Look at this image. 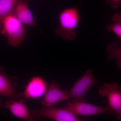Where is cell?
I'll use <instances>...</instances> for the list:
<instances>
[{
  "mask_svg": "<svg viewBox=\"0 0 121 121\" xmlns=\"http://www.w3.org/2000/svg\"><path fill=\"white\" fill-rule=\"evenodd\" d=\"M59 25L55 30L56 35L67 41L74 40L77 37L75 30L78 26L80 17L77 8H68L59 15Z\"/></svg>",
  "mask_w": 121,
  "mask_h": 121,
  "instance_id": "6da1fadb",
  "label": "cell"
},
{
  "mask_svg": "<svg viewBox=\"0 0 121 121\" xmlns=\"http://www.w3.org/2000/svg\"><path fill=\"white\" fill-rule=\"evenodd\" d=\"M0 27L1 33L7 38L8 44L11 47H19L26 37L27 27L12 14L5 17Z\"/></svg>",
  "mask_w": 121,
  "mask_h": 121,
  "instance_id": "7a4b0ae2",
  "label": "cell"
},
{
  "mask_svg": "<svg viewBox=\"0 0 121 121\" xmlns=\"http://www.w3.org/2000/svg\"><path fill=\"white\" fill-rule=\"evenodd\" d=\"M98 94L107 98L108 106L114 115L117 120L121 121V86L117 82L105 83L99 90Z\"/></svg>",
  "mask_w": 121,
  "mask_h": 121,
  "instance_id": "3957f363",
  "label": "cell"
},
{
  "mask_svg": "<svg viewBox=\"0 0 121 121\" xmlns=\"http://www.w3.org/2000/svg\"><path fill=\"white\" fill-rule=\"evenodd\" d=\"M91 69L90 68L82 78L78 79L68 94L72 101L77 102H86L85 94L89 89L98 83L95 78Z\"/></svg>",
  "mask_w": 121,
  "mask_h": 121,
  "instance_id": "277c9868",
  "label": "cell"
},
{
  "mask_svg": "<svg viewBox=\"0 0 121 121\" xmlns=\"http://www.w3.org/2000/svg\"><path fill=\"white\" fill-rule=\"evenodd\" d=\"M64 109L75 115L90 117L101 114L114 115L109 106L99 107L87 103L86 102H68Z\"/></svg>",
  "mask_w": 121,
  "mask_h": 121,
  "instance_id": "5b68a950",
  "label": "cell"
},
{
  "mask_svg": "<svg viewBox=\"0 0 121 121\" xmlns=\"http://www.w3.org/2000/svg\"><path fill=\"white\" fill-rule=\"evenodd\" d=\"M31 115L36 117H44L56 121H80L82 120L64 109L54 106H43L39 109H32Z\"/></svg>",
  "mask_w": 121,
  "mask_h": 121,
  "instance_id": "8992f818",
  "label": "cell"
},
{
  "mask_svg": "<svg viewBox=\"0 0 121 121\" xmlns=\"http://www.w3.org/2000/svg\"><path fill=\"white\" fill-rule=\"evenodd\" d=\"M48 86L45 79L39 76H33L26 84L20 95L25 99H37L43 97Z\"/></svg>",
  "mask_w": 121,
  "mask_h": 121,
  "instance_id": "52a82bcc",
  "label": "cell"
},
{
  "mask_svg": "<svg viewBox=\"0 0 121 121\" xmlns=\"http://www.w3.org/2000/svg\"><path fill=\"white\" fill-rule=\"evenodd\" d=\"M70 99L68 91L63 90L56 82L51 83L41 101L43 106H54L59 102L67 101Z\"/></svg>",
  "mask_w": 121,
  "mask_h": 121,
  "instance_id": "ba28073f",
  "label": "cell"
},
{
  "mask_svg": "<svg viewBox=\"0 0 121 121\" xmlns=\"http://www.w3.org/2000/svg\"><path fill=\"white\" fill-rule=\"evenodd\" d=\"M29 0H18L10 14L25 25L37 27L34 17L28 6Z\"/></svg>",
  "mask_w": 121,
  "mask_h": 121,
  "instance_id": "9c48e42d",
  "label": "cell"
},
{
  "mask_svg": "<svg viewBox=\"0 0 121 121\" xmlns=\"http://www.w3.org/2000/svg\"><path fill=\"white\" fill-rule=\"evenodd\" d=\"M5 107L16 117L29 121L31 114L22 99H9L5 102Z\"/></svg>",
  "mask_w": 121,
  "mask_h": 121,
  "instance_id": "30bf717a",
  "label": "cell"
},
{
  "mask_svg": "<svg viewBox=\"0 0 121 121\" xmlns=\"http://www.w3.org/2000/svg\"><path fill=\"white\" fill-rule=\"evenodd\" d=\"M0 95L14 99H20L21 97L16 93L12 80L1 68L0 72Z\"/></svg>",
  "mask_w": 121,
  "mask_h": 121,
  "instance_id": "8fae6325",
  "label": "cell"
},
{
  "mask_svg": "<svg viewBox=\"0 0 121 121\" xmlns=\"http://www.w3.org/2000/svg\"><path fill=\"white\" fill-rule=\"evenodd\" d=\"M107 60L111 62L115 59L117 71L121 69V48L118 47L117 44L113 42L108 44L106 48Z\"/></svg>",
  "mask_w": 121,
  "mask_h": 121,
  "instance_id": "7c38bea8",
  "label": "cell"
},
{
  "mask_svg": "<svg viewBox=\"0 0 121 121\" xmlns=\"http://www.w3.org/2000/svg\"><path fill=\"white\" fill-rule=\"evenodd\" d=\"M18 0H0V23L11 13Z\"/></svg>",
  "mask_w": 121,
  "mask_h": 121,
  "instance_id": "4fadbf2b",
  "label": "cell"
},
{
  "mask_svg": "<svg viewBox=\"0 0 121 121\" xmlns=\"http://www.w3.org/2000/svg\"><path fill=\"white\" fill-rule=\"evenodd\" d=\"M112 24L107 25L108 32H112L119 37L121 42V13H115L111 19Z\"/></svg>",
  "mask_w": 121,
  "mask_h": 121,
  "instance_id": "5bb4252c",
  "label": "cell"
},
{
  "mask_svg": "<svg viewBox=\"0 0 121 121\" xmlns=\"http://www.w3.org/2000/svg\"><path fill=\"white\" fill-rule=\"evenodd\" d=\"M107 4L113 9H117L121 7V0H106Z\"/></svg>",
  "mask_w": 121,
  "mask_h": 121,
  "instance_id": "9a60e30c",
  "label": "cell"
}]
</instances>
